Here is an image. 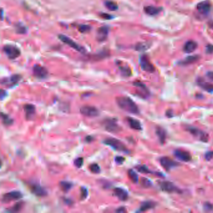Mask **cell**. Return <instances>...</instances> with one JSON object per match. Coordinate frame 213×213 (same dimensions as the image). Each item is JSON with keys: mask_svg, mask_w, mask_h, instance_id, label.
I'll list each match as a JSON object with an SVG mask.
<instances>
[{"mask_svg": "<svg viewBox=\"0 0 213 213\" xmlns=\"http://www.w3.org/2000/svg\"><path fill=\"white\" fill-rule=\"evenodd\" d=\"M22 193L19 192V191H13L5 194L2 197V201L3 203H8L13 201L22 198Z\"/></svg>", "mask_w": 213, "mask_h": 213, "instance_id": "ba28073f", "label": "cell"}, {"mask_svg": "<svg viewBox=\"0 0 213 213\" xmlns=\"http://www.w3.org/2000/svg\"><path fill=\"white\" fill-rule=\"evenodd\" d=\"M175 156L179 160L184 162H189L191 160V156L187 151L182 150H176L174 152Z\"/></svg>", "mask_w": 213, "mask_h": 213, "instance_id": "7c38bea8", "label": "cell"}, {"mask_svg": "<svg viewBox=\"0 0 213 213\" xmlns=\"http://www.w3.org/2000/svg\"><path fill=\"white\" fill-rule=\"evenodd\" d=\"M207 76L209 79L213 81V72H208Z\"/></svg>", "mask_w": 213, "mask_h": 213, "instance_id": "681fc988", "label": "cell"}, {"mask_svg": "<svg viewBox=\"0 0 213 213\" xmlns=\"http://www.w3.org/2000/svg\"><path fill=\"white\" fill-rule=\"evenodd\" d=\"M206 52L207 54H212L213 53V45H208L206 46Z\"/></svg>", "mask_w": 213, "mask_h": 213, "instance_id": "ee69618b", "label": "cell"}, {"mask_svg": "<svg viewBox=\"0 0 213 213\" xmlns=\"http://www.w3.org/2000/svg\"><path fill=\"white\" fill-rule=\"evenodd\" d=\"M60 186L61 189L63 191H65V192H68V191H70L71 189L73 186V184L68 181H61L60 183Z\"/></svg>", "mask_w": 213, "mask_h": 213, "instance_id": "f1b7e54d", "label": "cell"}, {"mask_svg": "<svg viewBox=\"0 0 213 213\" xmlns=\"http://www.w3.org/2000/svg\"><path fill=\"white\" fill-rule=\"evenodd\" d=\"M204 209L207 211H212L213 209V205L209 203H206L204 205Z\"/></svg>", "mask_w": 213, "mask_h": 213, "instance_id": "b9f144b4", "label": "cell"}, {"mask_svg": "<svg viewBox=\"0 0 213 213\" xmlns=\"http://www.w3.org/2000/svg\"><path fill=\"white\" fill-rule=\"evenodd\" d=\"M119 69L121 70V74L124 76L128 77V76H130L131 75V69L129 67L123 66V67H120Z\"/></svg>", "mask_w": 213, "mask_h": 213, "instance_id": "e575fe53", "label": "cell"}, {"mask_svg": "<svg viewBox=\"0 0 213 213\" xmlns=\"http://www.w3.org/2000/svg\"><path fill=\"white\" fill-rule=\"evenodd\" d=\"M141 184L145 188L150 187L152 186V182L146 178H142L141 179Z\"/></svg>", "mask_w": 213, "mask_h": 213, "instance_id": "d590c367", "label": "cell"}, {"mask_svg": "<svg viewBox=\"0 0 213 213\" xmlns=\"http://www.w3.org/2000/svg\"><path fill=\"white\" fill-rule=\"evenodd\" d=\"M109 28L107 26H102L98 30L97 39L99 41H104L108 37Z\"/></svg>", "mask_w": 213, "mask_h": 213, "instance_id": "e0dca14e", "label": "cell"}, {"mask_svg": "<svg viewBox=\"0 0 213 213\" xmlns=\"http://www.w3.org/2000/svg\"><path fill=\"white\" fill-rule=\"evenodd\" d=\"M20 80L19 75H13L9 78H5L2 81V83L9 86H12L15 85Z\"/></svg>", "mask_w": 213, "mask_h": 213, "instance_id": "ffe728a7", "label": "cell"}, {"mask_svg": "<svg viewBox=\"0 0 213 213\" xmlns=\"http://www.w3.org/2000/svg\"><path fill=\"white\" fill-rule=\"evenodd\" d=\"M81 199H86V197L88 196V190L86 187H81Z\"/></svg>", "mask_w": 213, "mask_h": 213, "instance_id": "74e56055", "label": "cell"}, {"mask_svg": "<svg viewBox=\"0 0 213 213\" xmlns=\"http://www.w3.org/2000/svg\"><path fill=\"white\" fill-rule=\"evenodd\" d=\"M159 185L163 191L169 193L181 192V191L178 187H176L173 183L169 181H159Z\"/></svg>", "mask_w": 213, "mask_h": 213, "instance_id": "8992f818", "label": "cell"}, {"mask_svg": "<svg viewBox=\"0 0 213 213\" xmlns=\"http://www.w3.org/2000/svg\"><path fill=\"white\" fill-rule=\"evenodd\" d=\"M23 202H20V203H17L16 204H14L13 207H11L10 210L9 212H19L21 209L23 208Z\"/></svg>", "mask_w": 213, "mask_h": 213, "instance_id": "836d02e7", "label": "cell"}, {"mask_svg": "<svg viewBox=\"0 0 213 213\" xmlns=\"http://www.w3.org/2000/svg\"><path fill=\"white\" fill-rule=\"evenodd\" d=\"M91 27L88 25H81L79 28V31L82 32V33H84V32H87L89 30H90Z\"/></svg>", "mask_w": 213, "mask_h": 213, "instance_id": "60d3db41", "label": "cell"}, {"mask_svg": "<svg viewBox=\"0 0 213 213\" xmlns=\"http://www.w3.org/2000/svg\"><path fill=\"white\" fill-rule=\"evenodd\" d=\"M1 116H2V121L5 126H10V125L13 124V120L8 115H7L3 113H2Z\"/></svg>", "mask_w": 213, "mask_h": 213, "instance_id": "f546056e", "label": "cell"}, {"mask_svg": "<svg viewBox=\"0 0 213 213\" xmlns=\"http://www.w3.org/2000/svg\"><path fill=\"white\" fill-rule=\"evenodd\" d=\"M124 161V158L122 156H116L115 158V161L118 164H122Z\"/></svg>", "mask_w": 213, "mask_h": 213, "instance_id": "f6af8a7d", "label": "cell"}, {"mask_svg": "<svg viewBox=\"0 0 213 213\" xmlns=\"http://www.w3.org/2000/svg\"><path fill=\"white\" fill-rule=\"evenodd\" d=\"M151 46V43L148 42H140L138 43L136 46V50L139 51H143L145 50H147Z\"/></svg>", "mask_w": 213, "mask_h": 213, "instance_id": "83f0119b", "label": "cell"}, {"mask_svg": "<svg viewBox=\"0 0 213 213\" xmlns=\"http://www.w3.org/2000/svg\"><path fill=\"white\" fill-rule=\"evenodd\" d=\"M134 85L136 88H138V94L140 95V96L143 98H146L150 94V92H149L148 89L146 88L145 84H144L143 82L139 81H136L134 82Z\"/></svg>", "mask_w": 213, "mask_h": 213, "instance_id": "2e32d148", "label": "cell"}, {"mask_svg": "<svg viewBox=\"0 0 213 213\" xmlns=\"http://www.w3.org/2000/svg\"><path fill=\"white\" fill-rule=\"evenodd\" d=\"M198 83L199 84V86L200 87H201L205 91L209 92V93L213 92V84H211L209 82H207L203 79H199L198 81Z\"/></svg>", "mask_w": 213, "mask_h": 213, "instance_id": "d4e9b609", "label": "cell"}, {"mask_svg": "<svg viewBox=\"0 0 213 213\" xmlns=\"http://www.w3.org/2000/svg\"><path fill=\"white\" fill-rule=\"evenodd\" d=\"M156 206V203L153 201H146L143 203L141 204L139 211L140 212H144L147 210H150L151 209H153Z\"/></svg>", "mask_w": 213, "mask_h": 213, "instance_id": "484cf974", "label": "cell"}, {"mask_svg": "<svg viewBox=\"0 0 213 213\" xmlns=\"http://www.w3.org/2000/svg\"><path fill=\"white\" fill-rule=\"evenodd\" d=\"M161 165L167 171L179 165V164L168 157H163L159 159Z\"/></svg>", "mask_w": 213, "mask_h": 213, "instance_id": "8fae6325", "label": "cell"}, {"mask_svg": "<svg viewBox=\"0 0 213 213\" xmlns=\"http://www.w3.org/2000/svg\"><path fill=\"white\" fill-rule=\"evenodd\" d=\"M102 124L104 125L105 130H107L109 132L117 133L120 131L121 127L118 125L116 119L110 118V119H105Z\"/></svg>", "mask_w": 213, "mask_h": 213, "instance_id": "277c9868", "label": "cell"}, {"mask_svg": "<svg viewBox=\"0 0 213 213\" xmlns=\"http://www.w3.org/2000/svg\"><path fill=\"white\" fill-rule=\"evenodd\" d=\"M127 174H128V176L130 178V179L134 183H137L139 181V178H138V175H137V173L134 171L133 169H130L128 172H127Z\"/></svg>", "mask_w": 213, "mask_h": 213, "instance_id": "4dcf8cb0", "label": "cell"}, {"mask_svg": "<svg viewBox=\"0 0 213 213\" xmlns=\"http://www.w3.org/2000/svg\"><path fill=\"white\" fill-rule=\"evenodd\" d=\"M198 59H199V56L197 55L191 56L187 57L184 60H183L181 62V64L183 65H189V64H192L196 62Z\"/></svg>", "mask_w": 213, "mask_h": 213, "instance_id": "4316f807", "label": "cell"}, {"mask_svg": "<svg viewBox=\"0 0 213 213\" xmlns=\"http://www.w3.org/2000/svg\"><path fill=\"white\" fill-rule=\"evenodd\" d=\"M127 122H128L130 127L132 129L135 130H142V126L141 123L134 118H127Z\"/></svg>", "mask_w": 213, "mask_h": 213, "instance_id": "7402d4cb", "label": "cell"}, {"mask_svg": "<svg viewBox=\"0 0 213 213\" xmlns=\"http://www.w3.org/2000/svg\"><path fill=\"white\" fill-rule=\"evenodd\" d=\"M116 212H126V210L125 207H119L118 209H116Z\"/></svg>", "mask_w": 213, "mask_h": 213, "instance_id": "c3c4849f", "label": "cell"}, {"mask_svg": "<svg viewBox=\"0 0 213 213\" xmlns=\"http://www.w3.org/2000/svg\"><path fill=\"white\" fill-rule=\"evenodd\" d=\"M104 144L111 147L112 148L114 149V150L116 151L123 152L126 154H128L130 153L129 150H127V148L123 144V143H122L121 141L116 138H110L106 139L104 141Z\"/></svg>", "mask_w": 213, "mask_h": 213, "instance_id": "7a4b0ae2", "label": "cell"}, {"mask_svg": "<svg viewBox=\"0 0 213 213\" xmlns=\"http://www.w3.org/2000/svg\"><path fill=\"white\" fill-rule=\"evenodd\" d=\"M6 55L11 59H14L19 56L21 53L19 50L13 45H6L3 48Z\"/></svg>", "mask_w": 213, "mask_h": 213, "instance_id": "52a82bcc", "label": "cell"}, {"mask_svg": "<svg viewBox=\"0 0 213 213\" xmlns=\"http://www.w3.org/2000/svg\"><path fill=\"white\" fill-rule=\"evenodd\" d=\"M213 158V151H208L205 155V159L207 161H210Z\"/></svg>", "mask_w": 213, "mask_h": 213, "instance_id": "7bdbcfd3", "label": "cell"}, {"mask_svg": "<svg viewBox=\"0 0 213 213\" xmlns=\"http://www.w3.org/2000/svg\"><path fill=\"white\" fill-rule=\"evenodd\" d=\"M93 139V138L92 136H87V137L86 138V141L87 142H91Z\"/></svg>", "mask_w": 213, "mask_h": 213, "instance_id": "f907efd6", "label": "cell"}, {"mask_svg": "<svg viewBox=\"0 0 213 213\" xmlns=\"http://www.w3.org/2000/svg\"><path fill=\"white\" fill-rule=\"evenodd\" d=\"M116 101L119 107L124 111L135 115L139 113L138 106L130 98L126 96L118 97Z\"/></svg>", "mask_w": 213, "mask_h": 213, "instance_id": "6da1fadb", "label": "cell"}, {"mask_svg": "<svg viewBox=\"0 0 213 213\" xmlns=\"http://www.w3.org/2000/svg\"><path fill=\"white\" fill-rule=\"evenodd\" d=\"M74 163V165L77 167H78V168L81 167L82 166V164H83V159H82V158H78L76 159H75Z\"/></svg>", "mask_w": 213, "mask_h": 213, "instance_id": "ab89813d", "label": "cell"}, {"mask_svg": "<svg viewBox=\"0 0 213 213\" xmlns=\"http://www.w3.org/2000/svg\"><path fill=\"white\" fill-rule=\"evenodd\" d=\"M104 4L105 6L110 11H116L118 8L117 4L111 1H106Z\"/></svg>", "mask_w": 213, "mask_h": 213, "instance_id": "1f68e13d", "label": "cell"}, {"mask_svg": "<svg viewBox=\"0 0 213 213\" xmlns=\"http://www.w3.org/2000/svg\"><path fill=\"white\" fill-rule=\"evenodd\" d=\"M90 169L92 173H93L94 174H98L101 171L100 167L99 166L98 164H97L96 163L91 164L90 166Z\"/></svg>", "mask_w": 213, "mask_h": 213, "instance_id": "8d00e7d4", "label": "cell"}, {"mask_svg": "<svg viewBox=\"0 0 213 213\" xmlns=\"http://www.w3.org/2000/svg\"><path fill=\"white\" fill-rule=\"evenodd\" d=\"M24 110L25 111L26 118L27 119H33L36 112V109H35L34 106L33 104H27L24 106Z\"/></svg>", "mask_w": 213, "mask_h": 213, "instance_id": "d6986e66", "label": "cell"}, {"mask_svg": "<svg viewBox=\"0 0 213 213\" xmlns=\"http://www.w3.org/2000/svg\"><path fill=\"white\" fill-rule=\"evenodd\" d=\"M139 62L141 68L148 73H153L155 71V68L150 59L146 55H142L139 59Z\"/></svg>", "mask_w": 213, "mask_h": 213, "instance_id": "5b68a950", "label": "cell"}, {"mask_svg": "<svg viewBox=\"0 0 213 213\" xmlns=\"http://www.w3.org/2000/svg\"><path fill=\"white\" fill-rule=\"evenodd\" d=\"M185 129L187 131L190 133L191 135H193L195 137L197 138L199 140L203 141V142H207L209 139V136L208 135L204 132L203 131L199 130V128H197L196 127L192 126H186Z\"/></svg>", "mask_w": 213, "mask_h": 213, "instance_id": "3957f363", "label": "cell"}, {"mask_svg": "<svg viewBox=\"0 0 213 213\" xmlns=\"http://www.w3.org/2000/svg\"><path fill=\"white\" fill-rule=\"evenodd\" d=\"M210 27L212 28V29H213V22H212V23H210Z\"/></svg>", "mask_w": 213, "mask_h": 213, "instance_id": "816d5d0a", "label": "cell"}, {"mask_svg": "<svg viewBox=\"0 0 213 213\" xmlns=\"http://www.w3.org/2000/svg\"><path fill=\"white\" fill-rule=\"evenodd\" d=\"M6 96V92L5 90H2L1 93H0V98H1V99L3 100L5 98Z\"/></svg>", "mask_w": 213, "mask_h": 213, "instance_id": "7dc6e473", "label": "cell"}, {"mask_svg": "<svg viewBox=\"0 0 213 213\" xmlns=\"http://www.w3.org/2000/svg\"><path fill=\"white\" fill-rule=\"evenodd\" d=\"M47 70L40 65H36L33 68V74L38 78H45L48 75Z\"/></svg>", "mask_w": 213, "mask_h": 213, "instance_id": "5bb4252c", "label": "cell"}, {"mask_svg": "<svg viewBox=\"0 0 213 213\" xmlns=\"http://www.w3.org/2000/svg\"><path fill=\"white\" fill-rule=\"evenodd\" d=\"M156 133L158 136L159 140L161 144L164 143L165 140L166 139V132L164 128L161 127H157L156 129Z\"/></svg>", "mask_w": 213, "mask_h": 213, "instance_id": "cb8c5ba5", "label": "cell"}, {"mask_svg": "<svg viewBox=\"0 0 213 213\" xmlns=\"http://www.w3.org/2000/svg\"><path fill=\"white\" fill-rule=\"evenodd\" d=\"M136 169L140 173H145V174H153L150 169H148L147 166L145 165H139L136 166Z\"/></svg>", "mask_w": 213, "mask_h": 213, "instance_id": "d6a6232c", "label": "cell"}, {"mask_svg": "<svg viewBox=\"0 0 213 213\" xmlns=\"http://www.w3.org/2000/svg\"><path fill=\"white\" fill-rule=\"evenodd\" d=\"M82 115L88 117H96L99 115V110L91 106H83L80 108Z\"/></svg>", "mask_w": 213, "mask_h": 213, "instance_id": "30bf717a", "label": "cell"}, {"mask_svg": "<svg viewBox=\"0 0 213 213\" xmlns=\"http://www.w3.org/2000/svg\"><path fill=\"white\" fill-rule=\"evenodd\" d=\"M101 17H102L103 18L106 19H111L113 17L111 16V15L110 14H106V13H103L101 14Z\"/></svg>", "mask_w": 213, "mask_h": 213, "instance_id": "bcb514c9", "label": "cell"}, {"mask_svg": "<svg viewBox=\"0 0 213 213\" xmlns=\"http://www.w3.org/2000/svg\"><path fill=\"white\" fill-rule=\"evenodd\" d=\"M197 10L201 14H208L211 10V4L209 1L200 2L197 5Z\"/></svg>", "mask_w": 213, "mask_h": 213, "instance_id": "4fadbf2b", "label": "cell"}, {"mask_svg": "<svg viewBox=\"0 0 213 213\" xmlns=\"http://www.w3.org/2000/svg\"><path fill=\"white\" fill-rule=\"evenodd\" d=\"M114 193L115 195L121 201H126L128 198V193L125 189L121 187L115 188L114 189Z\"/></svg>", "mask_w": 213, "mask_h": 213, "instance_id": "ac0fdd59", "label": "cell"}, {"mask_svg": "<svg viewBox=\"0 0 213 213\" xmlns=\"http://www.w3.org/2000/svg\"><path fill=\"white\" fill-rule=\"evenodd\" d=\"M162 10L161 8L155 7L153 6H147L144 8V11L146 14L151 15V16H155L159 13Z\"/></svg>", "mask_w": 213, "mask_h": 213, "instance_id": "603a6c76", "label": "cell"}, {"mask_svg": "<svg viewBox=\"0 0 213 213\" xmlns=\"http://www.w3.org/2000/svg\"><path fill=\"white\" fill-rule=\"evenodd\" d=\"M16 31L19 33L23 34L26 32V28L21 24H19L18 25H16Z\"/></svg>", "mask_w": 213, "mask_h": 213, "instance_id": "f35d334b", "label": "cell"}, {"mask_svg": "<svg viewBox=\"0 0 213 213\" xmlns=\"http://www.w3.org/2000/svg\"><path fill=\"white\" fill-rule=\"evenodd\" d=\"M198 45L194 41H189L186 42L184 46V51L187 53H191L196 50Z\"/></svg>", "mask_w": 213, "mask_h": 213, "instance_id": "44dd1931", "label": "cell"}, {"mask_svg": "<svg viewBox=\"0 0 213 213\" xmlns=\"http://www.w3.org/2000/svg\"><path fill=\"white\" fill-rule=\"evenodd\" d=\"M30 189L31 191V192L37 196L42 197L47 195V192L46 191V190L39 184H34L31 185Z\"/></svg>", "mask_w": 213, "mask_h": 213, "instance_id": "9a60e30c", "label": "cell"}, {"mask_svg": "<svg viewBox=\"0 0 213 213\" xmlns=\"http://www.w3.org/2000/svg\"><path fill=\"white\" fill-rule=\"evenodd\" d=\"M59 38L63 42H65V44L69 45L70 47L73 48V49L77 50L79 52L81 53H84V50L82 47H81V46H79L78 44H77L76 42H74L73 39H71V38H70L69 37L65 36V35H62V34H59Z\"/></svg>", "mask_w": 213, "mask_h": 213, "instance_id": "9c48e42d", "label": "cell"}]
</instances>
